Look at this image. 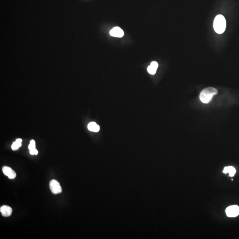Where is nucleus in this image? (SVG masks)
<instances>
[{"label":"nucleus","instance_id":"obj_1","mask_svg":"<svg viewBox=\"0 0 239 239\" xmlns=\"http://www.w3.org/2000/svg\"><path fill=\"white\" fill-rule=\"evenodd\" d=\"M218 91L214 87H208L204 89L200 94V100L203 103L208 104L212 101L214 96L217 95Z\"/></svg>","mask_w":239,"mask_h":239},{"label":"nucleus","instance_id":"obj_3","mask_svg":"<svg viewBox=\"0 0 239 239\" xmlns=\"http://www.w3.org/2000/svg\"><path fill=\"white\" fill-rule=\"evenodd\" d=\"M50 189L54 194L60 193L62 192V188L60 183L56 180H52L49 184Z\"/></svg>","mask_w":239,"mask_h":239},{"label":"nucleus","instance_id":"obj_11","mask_svg":"<svg viewBox=\"0 0 239 239\" xmlns=\"http://www.w3.org/2000/svg\"><path fill=\"white\" fill-rule=\"evenodd\" d=\"M156 70H157V69L155 68L151 65L149 66L147 68V71L149 72V73L152 75L155 74Z\"/></svg>","mask_w":239,"mask_h":239},{"label":"nucleus","instance_id":"obj_12","mask_svg":"<svg viewBox=\"0 0 239 239\" xmlns=\"http://www.w3.org/2000/svg\"><path fill=\"white\" fill-rule=\"evenodd\" d=\"M28 149L29 150L35 149V142L34 140H32L30 142V145L28 146Z\"/></svg>","mask_w":239,"mask_h":239},{"label":"nucleus","instance_id":"obj_8","mask_svg":"<svg viewBox=\"0 0 239 239\" xmlns=\"http://www.w3.org/2000/svg\"><path fill=\"white\" fill-rule=\"evenodd\" d=\"M223 172V173H225V174L228 173L230 176L233 177L236 174V170L234 167H232V166H229V167H225Z\"/></svg>","mask_w":239,"mask_h":239},{"label":"nucleus","instance_id":"obj_6","mask_svg":"<svg viewBox=\"0 0 239 239\" xmlns=\"http://www.w3.org/2000/svg\"><path fill=\"white\" fill-rule=\"evenodd\" d=\"M110 35L113 37L121 38L124 36V32L120 27H115L110 31Z\"/></svg>","mask_w":239,"mask_h":239},{"label":"nucleus","instance_id":"obj_7","mask_svg":"<svg viewBox=\"0 0 239 239\" xmlns=\"http://www.w3.org/2000/svg\"><path fill=\"white\" fill-rule=\"evenodd\" d=\"M0 211L3 217H8L12 215L13 209L8 206H3L0 208Z\"/></svg>","mask_w":239,"mask_h":239},{"label":"nucleus","instance_id":"obj_10","mask_svg":"<svg viewBox=\"0 0 239 239\" xmlns=\"http://www.w3.org/2000/svg\"><path fill=\"white\" fill-rule=\"evenodd\" d=\"M22 140L21 139H17L16 141L13 143L12 145V149L13 150L15 151L18 149L19 147L21 146V143Z\"/></svg>","mask_w":239,"mask_h":239},{"label":"nucleus","instance_id":"obj_2","mask_svg":"<svg viewBox=\"0 0 239 239\" xmlns=\"http://www.w3.org/2000/svg\"><path fill=\"white\" fill-rule=\"evenodd\" d=\"M226 21L223 16L218 15L216 16L214 22V28L218 34H222L226 30Z\"/></svg>","mask_w":239,"mask_h":239},{"label":"nucleus","instance_id":"obj_5","mask_svg":"<svg viewBox=\"0 0 239 239\" xmlns=\"http://www.w3.org/2000/svg\"><path fill=\"white\" fill-rule=\"evenodd\" d=\"M2 171L4 175L7 176L9 179H15L17 176L16 172L9 167H7V166L3 167L2 168Z\"/></svg>","mask_w":239,"mask_h":239},{"label":"nucleus","instance_id":"obj_13","mask_svg":"<svg viewBox=\"0 0 239 239\" xmlns=\"http://www.w3.org/2000/svg\"><path fill=\"white\" fill-rule=\"evenodd\" d=\"M151 66H153L154 68H155L157 69L158 68L159 65L155 61H153L152 62H151Z\"/></svg>","mask_w":239,"mask_h":239},{"label":"nucleus","instance_id":"obj_4","mask_svg":"<svg viewBox=\"0 0 239 239\" xmlns=\"http://www.w3.org/2000/svg\"><path fill=\"white\" fill-rule=\"evenodd\" d=\"M226 211L228 217H236L239 214V207L237 205L231 206L228 207Z\"/></svg>","mask_w":239,"mask_h":239},{"label":"nucleus","instance_id":"obj_9","mask_svg":"<svg viewBox=\"0 0 239 239\" xmlns=\"http://www.w3.org/2000/svg\"><path fill=\"white\" fill-rule=\"evenodd\" d=\"M88 129L90 131L94 132H98L100 130V127L95 122H92L89 123Z\"/></svg>","mask_w":239,"mask_h":239},{"label":"nucleus","instance_id":"obj_14","mask_svg":"<svg viewBox=\"0 0 239 239\" xmlns=\"http://www.w3.org/2000/svg\"><path fill=\"white\" fill-rule=\"evenodd\" d=\"M30 154H31V155H37L38 153V151L36 149H34L30 150Z\"/></svg>","mask_w":239,"mask_h":239}]
</instances>
